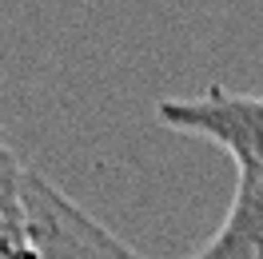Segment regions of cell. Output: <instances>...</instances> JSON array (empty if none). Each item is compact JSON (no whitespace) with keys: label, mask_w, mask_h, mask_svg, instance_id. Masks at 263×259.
Instances as JSON below:
<instances>
[{"label":"cell","mask_w":263,"mask_h":259,"mask_svg":"<svg viewBox=\"0 0 263 259\" xmlns=\"http://www.w3.org/2000/svg\"><path fill=\"white\" fill-rule=\"evenodd\" d=\"M156 120L167 132L223 147L235 160V168L263 172V96H243V92H228L212 84L196 96L160 100Z\"/></svg>","instance_id":"obj_2"},{"label":"cell","mask_w":263,"mask_h":259,"mask_svg":"<svg viewBox=\"0 0 263 259\" xmlns=\"http://www.w3.org/2000/svg\"><path fill=\"white\" fill-rule=\"evenodd\" d=\"M8 147H12V144H8V136H4V128H0V156H4Z\"/></svg>","instance_id":"obj_4"},{"label":"cell","mask_w":263,"mask_h":259,"mask_svg":"<svg viewBox=\"0 0 263 259\" xmlns=\"http://www.w3.org/2000/svg\"><path fill=\"white\" fill-rule=\"evenodd\" d=\"M0 259H144L72 203L40 168L0 156Z\"/></svg>","instance_id":"obj_1"},{"label":"cell","mask_w":263,"mask_h":259,"mask_svg":"<svg viewBox=\"0 0 263 259\" xmlns=\"http://www.w3.org/2000/svg\"><path fill=\"white\" fill-rule=\"evenodd\" d=\"M187 259H263V172L235 168V195L223 224Z\"/></svg>","instance_id":"obj_3"}]
</instances>
